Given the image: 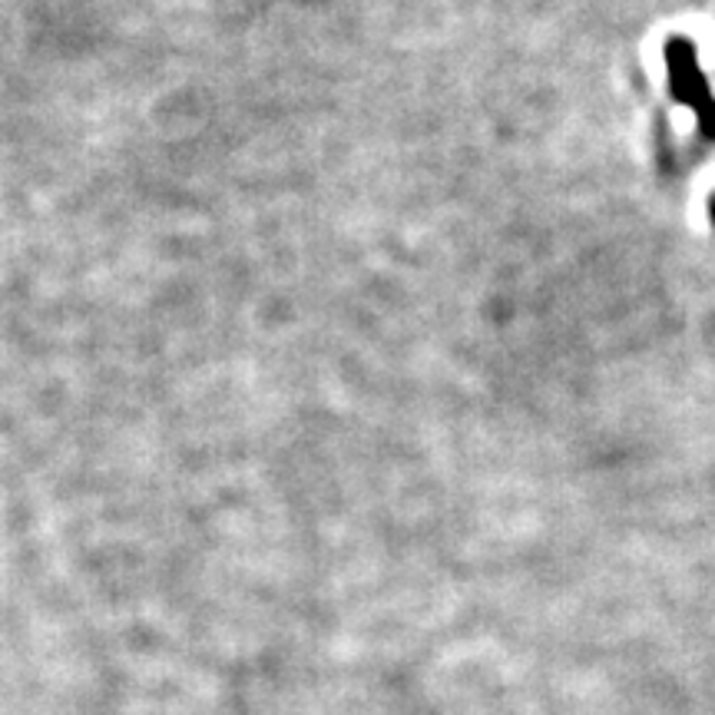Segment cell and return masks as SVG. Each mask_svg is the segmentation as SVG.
Wrapping results in <instances>:
<instances>
[{"instance_id":"1","label":"cell","mask_w":715,"mask_h":715,"mask_svg":"<svg viewBox=\"0 0 715 715\" xmlns=\"http://www.w3.org/2000/svg\"><path fill=\"white\" fill-rule=\"evenodd\" d=\"M666 63H669V84L676 100H682L686 107L695 110L699 126L708 139H715V97L708 94V84L699 70L695 60V47L682 37H673L666 44Z\"/></svg>"},{"instance_id":"2","label":"cell","mask_w":715,"mask_h":715,"mask_svg":"<svg viewBox=\"0 0 715 715\" xmlns=\"http://www.w3.org/2000/svg\"><path fill=\"white\" fill-rule=\"evenodd\" d=\"M712 219H715V202H712Z\"/></svg>"}]
</instances>
